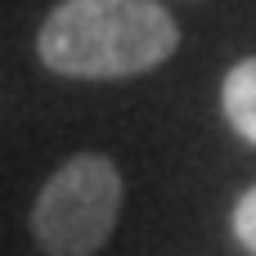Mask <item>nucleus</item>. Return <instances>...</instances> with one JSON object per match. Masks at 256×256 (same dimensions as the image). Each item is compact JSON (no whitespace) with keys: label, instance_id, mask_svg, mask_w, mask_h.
I'll list each match as a JSON object with an SVG mask.
<instances>
[{"label":"nucleus","instance_id":"nucleus-1","mask_svg":"<svg viewBox=\"0 0 256 256\" xmlns=\"http://www.w3.org/2000/svg\"><path fill=\"white\" fill-rule=\"evenodd\" d=\"M176 45L180 27L158 0H63L36 36L50 72L86 81L140 76L166 63Z\"/></svg>","mask_w":256,"mask_h":256},{"label":"nucleus","instance_id":"nucleus-2","mask_svg":"<svg viewBox=\"0 0 256 256\" xmlns=\"http://www.w3.org/2000/svg\"><path fill=\"white\" fill-rule=\"evenodd\" d=\"M117 212L122 171L104 153H76L45 180L32 207V234L50 256H90L108 243Z\"/></svg>","mask_w":256,"mask_h":256},{"label":"nucleus","instance_id":"nucleus-3","mask_svg":"<svg viewBox=\"0 0 256 256\" xmlns=\"http://www.w3.org/2000/svg\"><path fill=\"white\" fill-rule=\"evenodd\" d=\"M220 104H225V117L230 126L256 144V58H243L225 72V86H220Z\"/></svg>","mask_w":256,"mask_h":256},{"label":"nucleus","instance_id":"nucleus-4","mask_svg":"<svg viewBox=\"0 0 256 256\" xmlns=\"http://www.w3.org/2000/svg\"><path fill=\"white\" fill-rule=\"evenodd\" d=\"M234 238L256 256V184L238 198V207H234Z\"/></svg>","mask_w":256,"mask_h":256}]
</instances>
